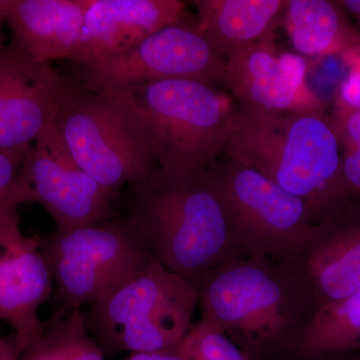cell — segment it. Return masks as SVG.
<instances>
[{
	"label": "cell",
	"instance_id": "6da1fadb",
	"mask_svg": "<svg viewBox=\"0 0 360 360\" xmlns=\"http://www.w3.org/2000/svg\"><path fill=\"white\" fill-rule=\"evenodd\" d=\"M225 153L304 201L314 224L352 200L340 143L326 113L267 112L240 105Z\"/></svg>",
	"mask_w": 360,
	"mask_h": 360
},
{
	"label": "cell",
	"instance_id": "7a4b0ae2",
	"mask_svg": "<svg viewBox=\"0 0 360 360\" xmlns=\"http://www.w3.org/2000/svg\"><path fill=\"white\" fill-rule=\"evenodd\" d=\"M129 210L151 257L195 286L206 272L241 257L210 167L158 168L129 186Z\"/></svg>",
	"mask_w": 360,
	"mask_h": 360
},
{
	"label": "cell",
	"instance_id": "3957f363",
	"mask_svg": "<svg viewBox=\"0 0 360 360\" xmlns=\"http://www.w3.org/2000/svg\"><path fill=\"white\" fill-rule=\"evenodd\" d=\"M196 288L202 316L250 360H288L317 312L300 279L264 257L233 258L206 272Z\"/></svg>",
	"mask_w": 360,
	"mask_h": 360
},
{
	"label": "cell",
	"instance_id": "277c9868",
	"mask_svg": "<svg viewBox=\"0 0 360 360\" xmlns=\"http://www.w3.org/2000/svg\"><path fill=\"white\" fill-rule=\"evenodd\" d=\"M56 124L75 162L115 198L123 187L158 172L143 118L129 89H91L77 82Z\"/></svg>",
	"mask_w": 360,
	"mask_h": 360
},
{
	"label": "cell",
	"instance_id": "5b68a950",
	"mask_svg": "<svg viewBox=\"0 0 360 360\" xmlns=\"http://www.w3.org/2000/svg\"><path fill=\"white\" fill-rule=\"evenodd\" d=\"M196 286L155 258L90 305L87 330L104 354L174 350L191 328Z\"/></svg>",
	"mask_w": 360,
	"mask_h": 360
},
{
	"label": "cell",
	"instance_id": "8992f818",
	"mask_svg": "<svg viewBox=\"0 0 360 360\" xmlns=\"http://www.w3.org/2000/svg\"><path fill=\"white\" fill-rule=\"evenodd\" d=\"M129 89L160 169L207 168L225 153L236 110L227 94L191 80L148 82Z\"/></svg>",
	"mask_w": 360,
	"mask_h": 360
},
{
	"label": "cell",
	"instance_id": "52a82bcc",
	"mask_svg": "<svg viewBox=\"0 0 360 360\" xmlns=\"http://www.w3.org/2000/svg\"><path fill=\"white\" fill-rule=\"evenodd\" d=\"M35 238L66 310L91 305L153 257L127 219L56 229Z\"/></svg>",
	"mask_w": 360,
	"mask_h": 360
},
{
	"label": "cell",
	"instance_id": "ba28073f",
	"mask_svg": "<svg viewBox=\"0 0 360 360\" xmlns=\"http://www.w3.org/2000/svg\"><path fill=\"white\" fill-rule=\"evenodd\" d=\"M210 170L241 257L278 264L302 245L315 224L304 201L229 156Z\"/></svg>",
	"mask_w": 360,
	"mask_h": 360
},
{
	"label": "cell",
	"instance_id": "9c48e42d",
	"mask_svg": "<svg viewBox=\"0 0 360 360\" xmlns=\"http://www.w3.org/2000/svg\"><path fill=\"white\" fill-rule=\"evenodd\" d=\"M226 60L198 30L180 21L153 33L120 56L79 66L80 84L91 89H129L163 80L224 84Z\"/></svg>",
	"mask_w": 360,
	"mask_h": 360
},
{
	"label": "cell",
	"instance_id": "30bf717a",
	"mask_svg": "<svg viewBox=\"0 0 360 360\" xmlns=\"http://www.w3.org/2000/svg\"><path fill=\"white\" fill-rule=\"evenodd\" d=\"M115 198L75 162L56 123L32 144L15 189L18 205H41L63 231L115 219Z\"/></svg>",
	"mask_w": 360,
	"mask_h": 360
},
{
	"label": "cell",
	"instance_id": "8fae6325",
	"mask_svg": "<svg viewBox=\"0 0 360 360\" xmlns=\"http://www.w3.org/2000/svg\"><path fill=\"white\" fill-rule=\"evenodd\" d=\"M77 82L11 42L0 49V148L32 146L56 123Z\"/></svg>",
	"mask_w": 360,
	"mask_h": 360
},
{
	"label": "cell",
	"instance_id": "7c38bea8",
	"mask_svg": "<svg viewBox=\"0 0 360 360\" xmlns=\"http://www.w3.org/2000/svg\"><path fill=\"white\" fill-rule=\"evenodd\" d=\"M304 285L317 311L360 290V202L352 200L317 222L278 262Z\"/></svg>",
	"mask_w": 360,
	"mask_h": 360
},
{
	"label": "cell",
	"instance_id": "4fadbf2b",
	"mask_svg": "<svg viewBox=\"0 0 360 360\" xmlns=\"http://www.w3.org/2000/svg\"><path fill=\"white\" fill-rule=\"evenodd\" d=\"M303 56L281 52L274 42L248 47L225 63L224 84L241 103L276 113H326L323 103L307 82Z\"/></svg>",
	"mask_w": 360,
	"mask_h": 360
},
{
	"label": "cell",
	"instance_id": "5bb4252c",
	"mask_svg": "<svg viewBox=\"0 0 360 360\" xmlns=\"http://www.w3.org/2000/svg\"><path fill=\"white\" fill-rule=\"evenodd\" d=\"M52 283L37 238L22 233L18 212L0 213V321L11 326L22 352L44 333L39 310Z\"/></svg>",
	"mask_w": 360,
	"mask_h": 360
},
{
	"label": "cell",
	"instance_id": "9a60e30c",
	"mask_svg": "<svg viewBox=\"0 0 360 360\" xmlns=\"http://www.w3.org/2000/svg\"><path fill=\"white\" fill-rule=\"evenodd\" d=\"M184 8L180 0H89L79 47L71 60L82 66L125 53L182 21Z\"/></svg>",
	"mask_w": 360,
	"mask_h": 360
},
{
	"label": "cell",
	"instance_id": "2e32d148",
	"mask_svg": "<svg viewBox=\"0 0 360 360\" xmlns=\"http://www.w3.org/2000/svg\"><path fill=\"white\" fill-rule=\"evenodd\" d=\"M89 0H13L6 22L11 42L39 63L72 58L84 30Z\"/></svg>",
	"mask_w": 360,
	"mask_h": 360
},
{
	"label": "cell",
	"instance_id": "e0dca14e",
	"mask_svg": "<svg viewBox=\"0 0 360 360\" xmlns=\"http://www.w3.org/2000/svg\"><path fill=\"white\" fill-rule=\"evenodd\" d=\"M196 26L227 60L248 47L274 42L286 0H196Z\"/></svg>",
	"mask_w": 360,
	"mask_h": 360
},
{
	"label": "cell",
	"instance_id": "ac0fdd59",
	"mask_svg": "<svg viewBox=\"0 0 360 360\" xmlns=\"http://www.w3.org/2000/svg\"><path fill=\"white\" fill-rule=\"evenodd\" d=\"M281 26L302 56H340L360 41V30L335 0H286Z\"/></svg>",
	"mask_w": 360,
	"mask_h": 360
},
{
	"label": "cell",
	"instance_id": "d6986e66",
	"mask_svg": "<svg viewBox=\"0 0 360 360\" xmlns=\"http://www.w3.org/2000/svg\"><path fill=\"white\" fill-rule=\"evenodd\" d=\"M360 349V290L316 312L291 348L288 360Z\"/></svg>",
	"mask_w": 360,
	"mask_h": 360
},
{
	"label": "cell",
	"instance_id": "ffe728a7",
	"mask_svg": "<svg viewBox=\"0 0 360 360\" xmlns=\"http://www.w3.org/2000/svg\"><path fill=\"white\" fill-rule=\"evenodd\" d=\"M20 360H105L89 333L80 309L66 310L45 326L44 333L21 354Z\"/></svg>",
	"mask_w": 360,
	"mask_h": 360
},
{
	"label": "cell",
	"instance_id": "44dd1931",
	"mask_svg": "<svg viewBox=\"0 0 360 360\" xmlns=\"http://www.w3.org/2000/svg\"><path fill=\"white\" fill-rule=\"evenodd\" d=\"M179 352L184 360H250L214 323L203 316L191 324Z\"/></svg>",
	"mask_w": 360,
	"mask_h": 360
},
{
	"label": "cell",
	"instance_id": "7402d4cb",
	"mask_svg": "<svg viewBox=\"0 0 360 360\" xmlns=\"http://www.w3.org/2000/svg\"><path fill=\"white\" fill-rule=\"evenodd\" d=\"M32 146L0 148V213L18 212L16 184L26 155Z\"/></svg>",
	"mask_w": 360,
	"mask_h": 360
},
{
	"label": "cell",
	"instance_id": "603a6c76",
	"mask_svg": "<svg viewBox=\"0 0 360 360\" xmlns=\"http://www.w3.org/2000/svg\"><path fill=\"white\" fill-rule=\"evenodd\" d=\"M340 58L348 73L338 86L335 106L360 110V41L343 52Z\"/></svg>",
	"mask_w": 360,
	"mask_h": 360
},
{
	"label": "cell",
	"instance_id": "cb8c5ba5",
	"mask_svg": "<svg viewBox=\"0 0 360 360\" xmlns=\"http://www.w3.org/2000/svg\"><path fill=\"white\" fill-rule=\"evenodd\" d=\"M22 350L20 349L15 335H0V360H20Z\"/></svg>",
	"mask_w": 360,
	"mask_h": 360
},
{
	"label": "cell",
	"instance_id": "d4e9b609",
	"mask_svg": "<svg viewBox=\"0 0 360 360\" xmlns=\"http://www.w3.org/2000/svg\"><path fill=\"white\" fill-rule=\"evenodd\" d=\"M125 360H184L179 352V348L174 350L160 352H142V354H131Z\"/></svg>",
	"mask_w": 360,
	"mask_h": 360
},
{
	"label": "cell",
	"instance_id": "484cf974",
	"mask_svg": "<svg viewBox=\"0 0 360 360\" xmlns=\"http://www.w3.org/2000/svg\"><path fill=\"white\" fill-rule=\"evenodd\" d=\"M297 360H360V349L354 352L311 355Z\"/></svg>",
	"mask_w": 360,
	"mask_h": 360
},
{
	"label": "cell",
	"instance_id": "4316f807",
	"mask_svg": "<svg viewBox=\"0 0 360 360\" xmlns=\"http://www.w3.org/2000/svg\"><path fill=\"white\" fill-rule=\"evenodd\" d=\"M340 2L348 15L360 23V0H340Z\"/></svg>",
	"mask_w": 360,
	"mask_h": 360
},
{
	"label": "cell",
	"instance_id": "83f0119b",
	"mask_svg": "<svg viewBox=\"0 0 360 360\" xmlns=\"http://www.w3.org/2000/svg\"><path fill=\"white\" fill-rule=\"evenodd\" d=\"M13 0H0V21L6 22L7 13Z\"/></svg>",
	"mask_w": 360,
	"mask_h": 360
},
{
	"label": "cell",
	"instance_id": "f1b7e54d",
	"mask_svg": "<svg viewBox=\"0 0 360 360\" xmlns=\"http://www.w3.org/2000/svg\"><path fill=\"white\" fill-rule=\"evenodd\" d=\"M4 21H0V49L4 46V34H2V25H4Z\"/></svg>",
	"mask_w": 360,
	"mask_h": 360
}]
</instances>
